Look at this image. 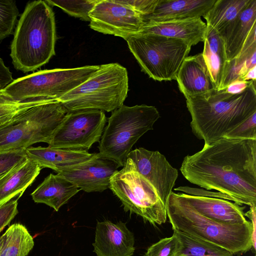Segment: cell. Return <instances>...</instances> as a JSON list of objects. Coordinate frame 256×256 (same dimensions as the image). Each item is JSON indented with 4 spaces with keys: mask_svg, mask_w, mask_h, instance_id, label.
Segmentation results:
<instances>
[{
    "mask_svg": "<svg viewBox=\"0 0 256 256\" xmlns=\"http://www.w3.org/2000/svg\"><path fill=\"white\" fill-rule=\"evenodd\" d=\"M180 170L190 183L240 205L256 206V140L222 138L186 156Z\"/></svg>",
    "mask_w": 256,
    "mask_h": 256,
    "instance_id": "1",
    "label": "cell"
},
{
    "mask_svg": "<svg viewBox=\"0 0 256 256\" xmlns=\"http://www.w3.org/2000/svg\"><path fill=\"white\" fill-rule=\"evenodd\" d=\"M186 99L192 132L209 145L224 138L256 112V80H250L246 90L238 94L212 89Z\"/></svg>",
    "mask_w": 256,
    "mask_h": 256,
    "instance_id": "2",
    "label": "cell"
},
{
    "mask_svg": "<svg viewBox=\"0 0 256 256\" xmlns=\"http://www.w3.org/2000/svg\"><path fill=\"white\" fill-rule=\"evenodd\" d=\"M56 28L54 13L44 0L28 2L21 14L10 45L14 68L34 72L55 55Z\"/></svg>",
    "mask_w": 256,
    "mask_h": 256,
    "instance_id": "3",
    "label": "cell"
},
{
    "mask_svg": "<svg viewBox=\"0 0 256 256\" xmlns=\"http://www.w3.org/2000/svg\"><path fill=\"white\" fill-rule=\"evenodd\" d=\"M166 214L172 228L218 244L234 255L252 249V224H230L216 222L196 211L182 193H171Z\"/></svg>",
    "mask_w": 256,
    "mask_h": 256,
    "instance_id": "4",
    "label": "cell"
},
{
    "mask_svg": "<svg viewBox=\"0 0 256 256\" xmlns=\"http://www.w3.org/2000/svg\"><path fill=\"white\" fill-rule=\"evenodd\" d=\"M126 68L118 63L100 65L86 80L58 100L68 112H113L123 105L128 92Z\"/></svg>",
    "mask_w": 256,
    "mask_h": 256,
    "instance_id": "5",
    "label": "cell"
},
{
    "mask_svg": "<svg viewBox=\"0 0 256 256\" xmlns=\"http://www.w3.org/2000/svg\"><path fill=\"white\" fill-rule=\"evenodd\" d=\"M160 118L157 108L146 104L122 105L112 112L100 141L99 154L123 167L132 146Z\"/></svg>",
    "mask_w": 256,
    "mask_h": 256,
    "instance_id": "6",
    "label": "cell"
},
{
    "mask_svg": "<svg viewBox=\"0 0 256 256\" xmlns=\"http://www.w3.org/2000/svg\"><path fill=\"white\" fill-rule=\"evenodd\" d=\"M68 110L58 100L34 106L0 124V151L50 142Z\"/></svg>",
    "mask_w": 256,
    "mask_h": 256,
    "instance_id": "7",
    "label": "cell"
},
{
    "mask_svg": "<svg viewBox=\"0 0 256 256\" xmlns=\"http://www.w3.org/2000/svg\"><path fill=\"white\" fill-rule=\"evenodd\" d=\"M126 41L142 70L159 82L176 80L192 48L181 40L154 34H137Z\"/></svg>",
    "mask_w": 256,
    "mask_h": 256,
    "instance_id": "8",
    "label": "cell"
},
{
    "mask_svg": "<svg viewBox=\"0 0 256 256\" xmlns=\"http://www.w3.org/2000/svg\"><path fill=\"white\" fill-rule=\"evenodd\" d=\"M100 66L40 70L18 78L0 90L7 98L23 102L35 98L58 100L86 80Z\"/></svg>",
    "mask_w": 256,
    "mask_h": 256,
    "instance_id": "9",
    "label": "cell"
},
{
    "mask_svg": "<svg viewBox=\"0 0 256 256\" xmlns=\"http://www.w3.org/2000/svg\"><path fill=\"white\" fill-rule=\"evenodd\" d=\"M109 188L121 201L126 212L136 214L154 226L166 222V207L155 188L138 172L130 158L112 176Z\"/></svg>",
    "mask_w": 256,
    "mask_h": 256,
    "instance_id": "10",
    "label": "cell"
},
{
    "mask_svg": "<svg viewBox=\"0 0 256 256\" xmlns=\"http://www.w3.org/2000/svg\"><path fill=\"white\" fill-rule=\"evenodd\" d=\"M106 122V116L102 110L68 112L53 134L48 146L88 150L94 144L100 142Z\"/></svg>",
    "mask_w": 256,
    "mask_h": 256,
    "instance_id": "11",
    "label": "cell"
},
{
    "mask_svg": "<svg viewBox=\"0 0 256 256\" xmlns=\"http://www.w3.org/2000/svg\"><path fill=\"white\" fill-rule=\"evenodd\" d=\"M90 28L126 40L140 32L142 16L118 0H100L89 14Z\"/></svg>",
    "mask_w": 256,
    "mask_h": 256,
    "instance_id": "12",
    "label": "cell"
},
{
    "mask_svg": "<svg viewBox=\"0 0 256 256\" xmlns=\"http://www.w3.org/2000/svg\"><path fill=\"white\" fill-rule=\"evenodd\" d=\"M128 158L132 160L138 172L154 186L166 208L178 176V170L158 151L139 148L132 150Z\"/></svg>",
    "mask_w": 256,
    "mask_h": 256,
    "instance_id": "13",
    "label": "cell"
},
{
    "mask_svg": "<svg viewBox=\"0 0 256 256\" xmlns=\"http://www.w3.org/2000/svg\"><path fill=\"white\" fill-rule=\"evenodd\" d=\"M120 166L94 153L88 160L60 170L57 174L87 192H102L109 188L110 180Z\"/></svg>",
    "mask_w": 256,
    "mask_h": 256,
    "instance_id": "14",
    "label": "cell"
},
{
    "mask_svg": "<svg viewBox=\"0 0 256 256\" xmlns=\"http://www.w3.org/2000/svg\"><path fill=\"white\" fill-rule=\"evenodd\" d=\"M92 244L98 256H132L135 250L134 234L120 221L98 222Z\"/></svg>",
    "mask_w": 256,
    "mask_h": 256,
    "instance_id": "15",
    "label": "cell"
},
{
    "mask_svg": "<svg viewBox=\"0 0 256 256\" xmlns=\"http://www.w3.org/2000/svg\"><path fill=\"white\" fill-rule=\"evenodd\" d=\"M206 24L201 17L144 22L138 34H154L181 40L191 46L203 42Z\"/></svg>",
    "mask_w": 256,
    "mask_h": 256,
    "instance_id": "16",
    "label": "cell"
},
{
    "mask_svg": "<svg viewBox=\"0 0 256 256\" xmlns=\"http://www.w3.org/2000/svg\"><path fill=\"white\" fill-rule=\"evenodd\" d=\"M182 194L196 211L216 222L239 224L248 222L244 216L245 207L237 203L217 198Z\"/></svg>",
    "mask_w": 256,
    "mask_h": 256,
    "instance_id": "17",
    "label": "cell"
},
{
    "mask_svg": "<svg viewBox=\"0 0 256 256\" xmlns=\"http://www.w3.org/2000/svg\"><path fill=\"white\" fill-rule=\"evenodd\" d=\"M176 80L186 98L203 94L214 89L202 53L184 58Z\"/></svg>",
    "mask_w": 256,
    "mask_h": 256,
    "instance_id": "18",
    "label": "cell"
},
{
    "mask_svg": "<svg viewBox=\"0 0 256 256\" xmlns=\"http://www.w3.org/2000/svg\"><path fill=\"white\" fill-rule=\"evenodd\" d=\"M256 26V0H250L246 8L220 34L228 62L238 57L254 26Z\"/></svg>",
    "mask_w": 256,
    "mask_h": 256,
    "instance_id": "19",
    "label": "cell"
},
{
    "mask_svg": "<svg viewBox=\"0 0 256 256\" xmlns=\"http://www.w3.org/2000/svg\"><path fill=\"white\" fill-rule=\"evenodd\" d=\"M216 0H158L154 11L142 16L144 22H159L204 16Z\"/></svg>",
    "mask_w": 256,
    "mask_h": 256,
    "instance_id": "20",
    "label": "cell"
},
{
    "mask_svg": "<svg viewBox=\"0 0 256 256\" xmlns=\"http://www.w3.org/2000/svg\"><path fill=\"white\" fill-rule=\"evenodd\" d=\"M25 150L28 158L42 168H50L57 173L62 168L88 160L94 154L86 150L54 148L48 146L28 147Z\"/></svg>",
    "mask_w": 256,
    "mask_h": 256,
    "instance_id": "21",
    "label": "cell"
},
{
    "mask_svg": "<svg viewBox=\"0 0 256 256\" xmlns=\"http://www.w3.org/2000/svg\"><path fill=\"white\" fill-rule=\"evenodd\" d=\"M42 168L28 158L0 176V206L18 198L39 174Z\"/></svg>",
    "mask_w": 256,
    "mask_h": 256,
    "instance_id": "22",
    "label": "cell"
},
{
    "mask_svg": "<svg viewBox=\"0 0 256 256\" xmlns=\"http://www.w3.org/2000/svg\"><path fill=\"white\" fill-rule=\"evenodd\" d=\"M80 190L63 176L50 174L31 194V196L35 202L46 204L58 212Z\"/></svg>",
    "mask_w": 256,
    "mask_h": 256,
    "instance_id": "23",
    "label": "cell"
},
{
    "mask_svg": "<svg viewBox=\"0 0 256 256\" xmlns=\"http://www.w3.org/2000/svg\"><path fill=\"white\" fill-rule=\"evenodd\" d=\"M203 42L204 49L202 54L214 88L220 90L226 73L228 62L222 39L217 32L206 25Z\"/></svg>",
    "mask_w": 256,
    "mask_h": 256,
    "instance_id": "24",
    "label": "cell"
},
{
    "mask_svg": "<svg viewBox=\"0 0 256 256\" xmlns=\"http://www.w3.org/2000/svg\"><path fill=\"white\" fill-rule=\"evenodd\" d=\"M250 0H216L203 16L206 24L220 34L246 8Z\"/></svg>",
    "mask_w": 256,
    "mask_h": 256,
    "instance_id": "25",
    "label": "cell"
},
{
    "mask_svg": "<svg viewBox=\"0 0 256 256\" xmlns=\"http://www.w3.org/2000/svg\"><path fill=\"white\" fill-rule=\"evenodd\" d=\"M180 246L176 256H234L226 248L200 238L174 230Z\"/></svg>",
    "mask_w": 256,
    "mask_h": 256,
    "instance_id": "26",
    "label": "cell"
},
{
    "mask_svg": "<svg viewBox=\"0 0 256 256\" xmlns=\"http://www.w3.org/2000/svg\"><path fill=\"white\" fill-rule=\"evenodd\" d=\"M4 234V242L0 256H26L34 246L32 236L22 224L11 225Z\"/></svg>",
    "mask_w": 256,
    "mask_h": 256,
    "instance_id": "27",
    "label": "cell"
},
{
    "mask_svg": "<svg viewBox=\"0 0 256 256\" xmlns=\"http://www.w3.org/2000/svg\"><path fill=\"white\" fill-rule=\"evenodd\" d=\"M54 100H58L35 98L23 102H15L7 98L0 92V124L10 120L20 112L34 106Z\"/></svg>",
    "mask_w": 256,
    "mask_h": 256,
    "instance_id": "28",
    "label": "cell"
},
{
    "mask_svg": "<svg viewBox=\"0 0 256 256\" xmlns=\"http://www.w3.org/2000/svg\"><path fill=\"white\" fill-rule=\"evenodd\" d=\"M100 0H45L50 6L59 7L68 14L90 21L89 14Z\"/></svg>",
    "mask_w": 256,
    "mask_h": 256,
    "instance_id": "29",
    "label": "cell"
},
{
    "mask_svg": "<svg viewBox=\"0 0 256 256\" xmlns=\"http://www.w3.org/2000/svg\"><path fill=\"white\" fill-rule=\"evenodd\" d=\"M18 14L14 0L0 1V41L14 34Z\"/></svg>",
    "mask_w": 256,
    "mask_h": 256,
    "instance_id": "30",
    "label": "cell"
},
{
    "mask_svg": "<svg viewBox=\"0 0 256 256\" xmlns=\"http://www.w3.org/2000/svg\"><path fill=\"white\" fill-rule=\"evenodd\" d=\"M180 246L178 238L173 232L170 237L162 238L150 246L144 256H175Z\"/></svg>",
    "mask_w": 256,
    "mask_h": 256,
    "instance_id": "31",
    "label": "cell"
},
{
    "mask_svg": "<svg viewBox=\"0 0 256 256\" xmlns=\"http://www.w3.org/2000/svg\"><path fill=\"white\" fill-rule=\"evenodd\" d=\"M27 159L24 148L0 151V176Z\"/></svg>",
    "mask_w": 256,
    "mask_h": 256,
    "instance_id": "32",
    "label": "cell"
},
{
    "mask_svg": "<svg viewBox=\"0 0 256 256\" xmlns=\"http://www.w3.org/2000/svg\"><path fill=\"white\" fill-rule=\"evenodd\" d=\"M224 138L234 139L256 140V112L228 132Z\"/></svg>",
    "mask_w": 256,
    "mask_h": 256,
    "instance_id": "33",
    "label": "cell"
},
{
    "mask_svg": "<svg viewBox=\"0 0 256 256\" xmlns=\"http://www.w3.org/2000/svg\"><path fill=\"white\" fill-rule=\"evenodd\" d=\"M18 213V199L12 200L0 206V232Z\"/></svg>",
    "mask_w": 256,
    "mask_h": 256,
    "instance_id": "34",
    "label": "cell"
},
{
    "mask_svg": "<svg viewBox=\"0 0 256 256\" xmlns=\"http://www.w3.org/2000/svg\"><path fill=\"white\" fill-rule=\"evenodd\" d=\"M142 16L150 14L154 11L158 0H118Z\"/></svg>",
    "mask_w": 256,
    "mask_h": 256,
    "instance_id": "35",
    "label": "cell"
},
{
    "mask_svg": "<svg viewBox=\"0 0 256 256\" xmlns=\"http://www.w3.org/2000/svg\"><path fill=\"white\" fill-rule=\"evenodd\" d=\"M244 216H247L250 220L252 224V250L256 253V206H250V210L244 213Z\"/></svg>",
    "mask_w": 256,
    "mask_h": 256,
    "instance_id": "36",
    "label": "cell"
},
{
    "mask_svg": "<svg viewBox=\"0 0 256 256\" xmlns=\"http://www.w3.org/2000/svg\"><path fill=\"white\" fill-rule=\"evenodd\" d=\"M12 74L0 57V87L4 88L13 81Z\"/></svg>",
    "mask_w": 256,
    "mask_h": 256,
    "instance_id": "37",
    "label": "cell"
},
{
    "mask_svg": "<svg viewBox=\"0 0 256 256\" xmlns=\"http://www.w3.org/2000/svg\"><path fill=\"white\" fill-rule=\"evenodd\" d=\"M250 82L238 79L232 82L226 89V91L230 94H238L242 92L248 86Z\"/></svg>",
    "mask_w": 256,
    "mask_h": 256,
    "instance_id": "38",
    "label": "cell"
},
{
    "mask_svg": "<svg viewBox=\"0 0 256 256\" xmlns=\"http://www.w3.org/2000/svg\"><path fill=\"white\" fill-rule=\"evenodd\" d=\"M256 66L250 70L242 78L243 80H256Z\"/></svg>",
    "mask_w": 256,
    "mask_h": 256,
    "instance_id": "39",
    "label": "cell"
},
{
    "mask_svg": "<svg viewBox=\"0 0 256 256\" xmlns=\"http://www.w3.org/2000/svg\"><path fill=\"white\" fill-rule=\"evenodd\" d=\"M4 242V235L3 234L2 235L0 234V252L3 248Z\"/></svg>",
    "mask_w": 256,
    "mask_h": 256,
    "instance_id": "40",
    "label": "cell"
},
{
    "mask_svg": "<svg viewBox=\"0 0 256 256\" xmlns=\"http://www.w3.org/2000/svg\"></svg>",
    "mask_w": 256,
    "mask_h": 256,
    "instance_id": "41",
    "label": "cell"
},
{
    "mask_svg": "<svg viewBox=\"0 0 256 256\" xmlns=\"http://www.w3.org/2000/svg\"></svg>",
    "mask_w": 256,
    "mask_h": 256,
    "instance_id": "42",
    "label": "cell"
}]
</instances>
